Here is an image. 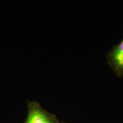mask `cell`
<instances>
[{
    "label": "cell",
    "mask_w": 123,
    "mask_h": 123,
    "mask_svg": "<svg viewBox=\"0 0 123 123\" xmlns=\"http://www.w3.org/2000/svg\"><path fill=\"white\" fill-rule=\"evenodd\" d=\"M28 113L24 123H61L54 114L43 108L37 101H27Z\"/></svg>",
    "instance_id": "obj_1"
},
{
    "label": "cell",
    "mask_w": 123,
    "mask_h": 123,
    "mask_svg": "<svg viewBox=\"0 0 123 123\" xmlns=\"http://www.w3.org/2000/svg\"><path fill=\"white\" fill-rule=\"evenodd\" d=\"M109 64L118 76H123V39L107 55Z\"/></svg>",
    "instance_id": "obj_2"
}]
</instances>
